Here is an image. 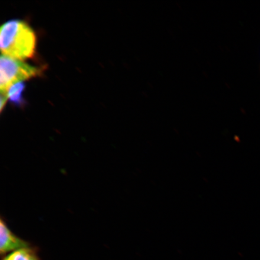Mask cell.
<instances>
[{"label": "cell", "instance_id": "6da1fadb", "mask_svg": "<svg viewBox=\"0 0 260 260\" xmlns=\"http://www.w3.org/2000/svg\"><path fill=\"white\" fill-rule=\"evenodd\" d=\"M37 37L24 21L12 19L0 28V48L2 55L24 60L34 56Z\"/></svg>", "mask_w": 260, "mask_h": 260}, {"label": "cell", "instance_id": "7a4b0ae2", "mask_svg": "<svg viewBox=\"0 0 260 260\" xmlns=\"http://www.w3.org/2000/svg\"><path fill=\"white\" fill-rule=\"evenodd\" d=\"M43 70L5 55L0 58V89L7 94L13 84L40 76Z\"/></svg>", "mask_w": 260, "mask_h": 260}, {"label": "cell", "instance_id": "3957f363", "mask_svg": "<svg viewBox=\"0 0 260 260\" xmlns=\"http://www.w3.org/2000/svg\"><path fill=\"white\" fill-rule=\"evenodd\" d=\"M29 244L18 236H16L9 229L5 221L2 219L0 222V252L5 254L9 252L28 248Z\"/></svg>", "mask_w": 260, "mask_h": 260}, {"label": "cell", "instance_id": "277c9868", "mask_svg": "<svg viewBox=\"0 0 260 260\" xmlns=\"http://www.w3.org/2000/svg\"><path fill=\"white\" fill-rule=\"evenodd\" d=\"M24 89L25 84L23 82L16 83L10 87L6 95L14 105L20 106L24 103L22 93Z\"/></svg>", "mask_w": 260, "mask_h": 260}, {"label": "cell", "instance_id": "5b68a950", "mask_svg": "<svg viewBox=\"0 0 260 260\" xmlns=\"http://www.w3.org/2000/svg\"><path fill=\"white\" fill-rule=\"evenodd\" d=\"M4 260H39V258L34 250L26 248L11 252Z\"/></svg>", "mask_w": 260, "mask_h": 260}, {"label": "cell", "instance_id": "8992f818", "mask_svg": "<svg viewBox=\"0 0 260 260\" xmlns=\"http://www.w3.org/2000/svg\"><path fill=\"white\" fill-rule=\"evenodd\" d=\"M8 100V98L6 94L1 93V99H0V111H3L5 106L6 102Z\"/></svg>", "mask_w": 260, "mask_h": 260}]
</instances>
